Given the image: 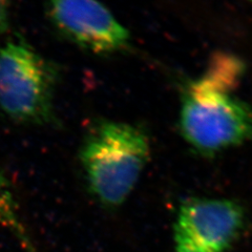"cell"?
Segmentation results:
<instances>
[{"label":"cell","mask_w":252,"mask_h":252,"mask_svg":"<svg viewBox=\"0 0 252 252\" xmlns=\"http://www.w3.org/2000/svg\"><path fill=\"white\" fill-rule=\"evenodd\" d=\"M245 212L235 201L193 198L181 205L173 241L176 252H226L241 234Z\"/></svg>","instance_id":"obj_5"},{"label":"cell","mask_w":252,"mask_h":252,"mask_svg":"<svg viewBox=\"0 0 252 252\" xmlns=\"http://www.w3.org/2000/svg\"><path fill=\"white\" fill-rule=\"evenodd\" d=\"M10 2L11 0H0V39L4 36L9 29Z\"/></svg>","instance_id":"obj_7"},{"label":"cell","mask_w":252,"mask_h":252,"mask_svg":"<svg viewBox=\"0 0 252 252\" xmlns=\"http://www.w3.org/2000/svg\"><path fill=\"white\" fill-rule=\"evenodd\" d=\"M243 67L234 57L219 55L206 73L186 85L179 127L196 153L214 156L252 143V107L233 94Z\"/></svg>","instance_id":"obj_1"},{"label":"cell","mask_w":252,"mask_h":252,"mask_svg":"<svg viewBox=\"0 0 252 252\" xmlns=\"http://www.w3.org/2000/svg\"><path fill=\"white\" fill-rule=\"evenodd\" d=\"M248 1H250V2H252V0H248Z\"/></svg>","instance_id":"obj_8"},{"label":"cell","mask_w":252,"mask_h":252,"mask_svg":"<svg viewBox=\"0 0 252 252\" xmlns=\"http://www.w3.org/2000/svg\"><path fill=\"white\" fill-rule=\"evenodd\" d=\"M151 157L146 132L129 123L103 120L85 136L79 152L91 192L106 207L131 194Z\"/></svg>","instance_id":"obj_2"},{"label":"cell","mask_w":252,"mask_h":252,"mask_svg":"<svg viewBox=\"0 0 252 252\" xmlns=\"http://www.w3.org/2000/svg\"><path fill=\"white\" fill-rule=\"evenodd\" d=\"M59 70L21 37L0 45V110L18 124L56 122Z\"/></svg>","instance_id":"obj_3"},{"label":"cell","mask_w":252,"mask_h":252,"mask_svg":"<svg viewBox=\"0 0 252 252\" xmlns=\"http://www.w3.org/2000/svg\"><path fill=\"white\" fill-rule=\"evenodd\" d=\"M0 227L5 228L14 234L27 252H38L22 223L11 186L1 171H0Z\"/></svg>","instance_id":"obj_6"},{"label":"cell","mask_w":252,"mask_h":252,"mask_svg":"<svg viewBox=\"0 0 252 252\" xmlns=\"http://www.w3.org/2000/svg\"><path fill=\"white\" fill-rule=\"evenodd\" d=\"M44 13L63 38L98 55L126 51L130 34L98 0H42Z\"/></svg>","instance_id":"obj_4"}]
</instances>
